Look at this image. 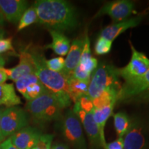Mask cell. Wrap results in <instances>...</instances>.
I'll return each mask as SVG.
<instances>
[{
  "label": "cell",
  "mask_w": 149,
  "mask_h": 149,
  "mask_svg": "<svg viewBox=\"0 0 149 149\" xmlns=\"http://www.w3.org/2000/svg\"><path fill=\"white\" fill-rule=\"evenodd\" d=\"M38 22L50 30L59 31L74 29L78 24L74 7L64 0H38L34 4Z\"/></svg>",
  "instance_id": "1"
},
{
  "label": "cell",
  "mask_w": 149,
  "mask_h": 149,
  "mask_svg": "<svg viewBox=\"0 0 149 149\" xmlns=\"http://www.w3.org/2000/svg\"><path fill=\"white\" fill-rule=\"evenodd\" d=\"M36 64L35 74L46 88L51 93L60 104L61 109L70 107L72 103L70 88L66 78L61 72L49 70L45 64L44 56L37 53H31Z\"/></svg>",
  "instance_id": "2"
},
{
  "label": "cell",
  "mask_w": 149,
  "mask_h": 149,
  "mask_svg": "<svg viewBox=\"0 0 149 149\" xmlns=\"http://www.w3.org/2000/svg\"><path fill=\"white\" fill-rule=\"evenodd\" d=\"M25 109L33 120L39 124H45L61 117L62 109L55 97L49 91L35 100L28 102Z\"/></svg>",
  "instance_id": "3"
},
{
  "label": "cell",
  "mask_w": 149,
  "mask_h": 149,
  "mask_svg": "<svg viewBox=\"0 0 149 149\" xmlns=\"http://www.w3.org/2000/svg\"><path fill=\"white\" fill-rule=\"evenodd\" d=\"M117 68L111 64L99 65L91 75L88 84V95L91 100L96 98L107 88L121 90L122 85L119 79Z\"/></svg>",
  "instance_id": "4"
},
{
  "label": "cell",
  "mask_w": 149,
  "mask_h": 149,
  "mask_svg": "<svg viewBox=\"0 0 149 149\" xmlns=\"http://www.w3.org/2000/svg\"><path fill=\"white\" fill-rule=\"evenodd\" d=\"M60 130L65 140L74 149H87L82 126L72 110L61 116Z\"/></svg>",
  "instance_id": "5"
},
{
  "label": "cell",
  "mask_w": 149,
  "mask_h": 149,
  "mask_svg": "<svg viewBox=\"0 0 149 149\" xmlns=\"http://www.w3.org/2000/svg\"><path fill=\"white\" fill-rule=\"evenodd\" d=\"M28 125L29 116L26 111L22 108L13 107L3 110L1 132L4 140Z\"/></svg>",
  "instance_id": "6"
},
{
  "label": "cell",
  "mask_w": 149,
  "mask_h": 149,
  "mask_svg": "<svg viewBox=\"0 0 149 149\" xmlns=\"http://www.w3.org/2000/svg\"><path fill=\"white\" fill-rule=\"evenodd\" d=\"M132 55L129 63L122 68H117L119 76L125 81L138 78L144 74L149 69V59L146 55L137 51L130 43Z\"/></svg>",
  "instance_id": "7"
},
{
  "label": "cell",
  "mask_w": 149,
  "mask_h": 149,
  "mask_svg": "<svg viewBox=\"0 0 149 149\" xmlns=\"http://www.w3.org/2000/svg\"><path fill=\"white\" fill-rule=\"evenodd\" d=\"M72 111L75 113L81 122L82 128H84L85 133L88 137L91 148H103L98 128L93 119L92 112L88 113L84 111L81 109L77 102L74 103Z\"/></svg>",
  "instance_id": "8"
},
{
  "label": "cell",
  "mask_w": 149,
  "mask_h": 149,
  "mask_svg": "<svg viewBox=\"0 0 149 149\" xmlns=\"http://www.w3.org/2000/svg\"><path fill=\"white\" fill-rule=\"evenodd\" d=\"M149 93V69L142 76L125 81L119 93L117 102H121Z\"/></svg>",
  "instance_id": "9"
},
{
  "label": "cell",
  "mask_w": 149,
  "mask_h": 149,
  "mask_svg": "<svg viewBox=\"0 0 149 149\" xmlns=\"http://www.w3.org/2000/svg\"><path fill=\"white\" fill-rule=\"evenodd\" d=\"M17 90L28 102L39 97L48 90L35 74L24 76L15 81Z\"/></svg>",
  "instance_id": "10"
},
{
  "label": "cell",
  "mask_w": 149,
  "mask_h": 149,
  "mask_svg": "<svg viewBox=\"0 0 149 149\" xmlns=\"http://www.w3.org/2000/svg\"><path fill=\"white\" fill-rule=\"evenodd\" d=\"M134 10L133 1L128 0H118L106 3L97 13L95 17H97L104 15H109L114 23L122 22L127 19Z\"/></svg>",
  "instance_id": "11"
},
{
  "label": "cell",
  "mask_w": 149,
  "mask_h": 149,
  "mask_svg": "<svg viewBox=\"0 0 149 149\" xmlns=\"http://www.w3.org/2000/svg\"><path fill=\"white\" fill-rule=\"evenodd\" d=\"M8 79L15 81L24 76L35 74L36 64L32 53L26 51H22L19 55V62L15 67L5 68Z\"/></svg>",
  "instance_id": "12"
},
{
  "label": "cell",
  "mask_w": 149,
  "mask_h": 149,
  "mask_svg": "<svg viewBox=\"0 0 149 149\" xmlns=\"http://www.w3.org/2000/svg\"><path fill=\"white\" fill-rule=\"evenodd\" d=\"M146 137L142 124L138 119H131L130 126L123 137L124 149H144Z\"/></svg>",
  "instance_id": "13"
},
{
  "label": "cell",
  "mask_w": 149,
  "mask_h": 149,
  "mask_svg": "<svg viewBox=\"0 0 149 149\" xmlns=\"http://www.w3.org/2000/svg\"><path fill=\"white\" fill-rule=\"evenodd\" d=\"M42 134L37 128L26 126L10 136L11 142L19 149H32L36 146Z\"/></svg>",
  "instance_id": "14"
},
{
  "label": "cell",
  "mask_w": 149,
  "mask_h": 149,
  "mask_svg": "<svg viewBox=\"0 0 149 149\" xmlns=\"http://www.w3.org/2000/svg\"><path fill=\"white\" fill-rule=\"evenodd\" d=\"M27 8L28 1L24 0H0V10L10 23H18Z\"/></svg>",
  "instance_id": "15"
},
{
  "label": "cell",
  "mask_w": 149,
  "mask_h": 149,
  "mask_svg": "<svg viewBox=\"0 0 149 149\" xmlns=\"http://www.w3.org/2000/svg\"><path fill=\"white\" fill-rule=\"evenodd\" d=\"M141 19L142 17L139 15L108 26L101 31L100 37H104L111 42H113L116 37L125 32L126 30L138 26L141 21Z\"/></svg>",
  "instance_id": "16"
},
{
  "label": "cell",
  "mask_w": 149,
  "mask_h": 149,
  "mask_svg": "<svg viewBox=\"0 0 149 149\" xmlns=\"http://www.w3.org/2000/svg\"><path fill=\"white\" fill-rule=\"evenodd\" d=\"M83 45L84 40H79V39L73 40L72 44H70L69 51H68L66 58L65 59L64 70L61 72L66 78V79L69 77L72 72L79 64Z\"/></svg>",
  "instance_id": "17"
},
{
  "label": "cell",
  "mask_w": 149,
  "mask_h": 149,
  "mask_svg": "<svg viewBox=\"0 0 149 149\" xmlns=\"http://www.w3.org/2000/svg\"><path fill=\"white\" fill-rule=\"evenodd\" d=\"M115 105V104H111L109 106H107V107L102 108V109H93L92 111L93 119H94L95 122L98 128L100 139H101L102 146H103L104 149H105L106 146H107L105 135H104V128H105L107 120L113 114Z\"/></svg>",
  "instance_id": "18"
},
{
  "label": "cell",
  "mask_w": 149,
  "mask_h": 149,
  "mask_svg": "<svg viewBox=\"0 0 149 149\" xmlns=\"http://www.w3.org/2000/svg\"><path fill=\"white\" fill-rule=\"evenodd\" d=\"M49 33L52 37V42L46 46L45 48H51L60 57L66 55L69 51L70 47L69 39L59 31L49 30Z\"/></svg>",
  "instance_id": "19"
},
{
  "label": "cell",
  "mask_w": 149,
  "mask_h": 149,
  "mask_svg": "<svg viewBox=\"0 0 149 149\" xmlns=\"http://www.w3.org/2000/svg\"><path fill=\"white\" fill-rule=\"evenodd\" d=\"M21 104V99L16 94L12 84H0V106L10 108Z\"/></svg>",
  "instance_id": "20"
},
{
  "label": "cell",
  "mask_w": 149,
  "mask_h": 149,
  "mask_svg": "<svg viewBox=\"0 0 149 149\" xmlns=\"http://www.w3.org/2000/svg\"><path fill=\"white\" fill-rule=\"evenodd\" d=\"M120 91L115 88L106 89L100 95L92 100L93 108L95 109H102L111 104H116Z\"/></svg>",
  "instance_id": "21"
},
{
  "label": "cell",
  "mask_w": 149,
  "mask_h": 149,
  "mask_svg": "<svg viewBox=\"0 0 149 149\" xmlns=\"http://www.w3.org/2000/svg\"><path fill=\"white\" fill-rule=\"evenodd\" d=\"M70 88V99L72 102L76 103L79 97L88 94L89 82L69 78L67 79Z\"/></svg>",
  "instance_id": "22"
},
{
  "label": "cell",
  "mask_w": 149,
  "mask_h": 149,
  "mask_svg": "<svg viewBox=\"0 0 149 149\" xmlns=\"http://www.w3.org/2000/svg\"><path fill=\"white\" fill-rule=\"evenodd\" d=\"M114 127L118 138H123L129 129L131 120L124 112H119L113 115Z\"/></svg>",
  "instance_id": "23"
},
{
  "label": "cell",
  "mask_w": 149,
  "mask_h": 149,
  "mask_svg": "<svg viewBox=\"0 0 149 149\" xmlns=\"http://www.w3.org/2000/svg\"><path fill=\"white\" fill-rule=\"evenodd\" d=\"M38 22V17L36 9L34 5L27 8L24 14L22 15L21 19L18 22L17 31H20L31 26V24Z\"/></svg>",
  "instance_id": "24"
},
{
  "label": "cell",
  "mask_w": 149,
  "mask_h": 149,
  "mask_svg": "<svg viewBox=\"0 0 149 149\" xmlns=\"http://www.w3.org/2000/svg\"><path fill=\"white\" fill-rule=\"evenodd\" d=\"M112 44H113V42L104 37L99 36L95 44V52L97 55L108 54L111 51Z\"/></svg>",
  "instance_id": "25"
},
{
  "label": "cell",
  "mask_w": 149,
  "mask_h": 149,
  "mask_svg": "<svg viewBox=\"0 0 149 149\" xmlns=\"http://www.w3.org/2000/svg\"><path fill=\"white\" fill-rule=\"evenodd\" d=\"M65 59L62 57H54L51 59H45V64L49 70L53 71L61 72L64 68Z\"/></svg>",
  "instance_id": "26"
},
{
  "label": "cell",
  "mask_w": 149,
  "mask_h": 149,
  "mask_svg": "<svg viewBox=\"0 0 149 149\" xmlns=\"http://www.w3.org/2000/svg\"><path fill=\"white\" fill-rule=\"evenodd\" d=\"M91 75H92V74L81 69V68L79 66V65H78V66L75 68V69L72 72L71 74H70L68 79H69V78H74V79L80 80V81L89 82V81H90Z\"/></svg>",
  "instance_id": "27"
},
{
  "label": "cell",
  "mask_w": 149,
  "mask_h": 149,
  "mask_svg": "<svg viewBox=\"0 0 149 149\" xmlns=\"http://www.w3.org/2000/svg\"><path fill=\"white\" fill-rule=\"evenodd\" d=\"M79 66L81 69L85 70L88 73L92 74V72L96 69L98 66V61L95 57H91L88 60H86L83 63H79Z\"/></svg>",
  "instance_id": "28"
},
{
  "label": "cell",
  "mask_w": 149,
  "mask_h": 149,
  "mask_svg": "<svg viewBox=\"0 0 149 149\" xmlns=\"http://www.w3.org/2000/svg\"><path fill=\"white\" fill-rule=\"evenodd\" d=\"M92 57L91 56V52L90 48V40H89L88 36L87 33L85 35V38L84 40V45L82 48V52H81V58H80L79 63H83L88 60Z\"/></svg>",
  "instance_id": "29"
},
{
  "label": "cell",
  "mask_w": 149,
  "mask_h": 149,
  "mask_svg": "<svg viewBox=\"0 0 149 149\" xmlns=\"http://www.w3.org/2000/svg\"><path fill=\"white\" fill-rule=\"evenodd\" d=\"M77 102L79 104V107H81V109L85 111L86 112H88V113L92 112L93 109H94L93 108L92 100L88 95V94L84 95L79 97Z\"/></svg>",
  "instance_id": "30"
},
{
  "label": "cell",
  "mask_w": 149,
  "mask_h": 149,
  "mask_svg": "<svg viewBox=\"0 0 149 149\" xmlns=\"http://www.w3.org/2000/svg\"><path fill=\"white\" fill-rule=\"evenodd\" d=\"M13 50L12 38H0V54Z\"/></svg>",
  "instance_id": "31"
},
{
  "label": "cell",
  "mask_w": 149,
  "mask_h": 149,
  "mask_svg": "<svg viewBox=\"0 0 149 149\" xmlns=\"http://www.w3.org/2000/svg\"><path fill=\"white\" fill-rule=\"evenodd\" d=\"M1 145V148L3 149H19L18 148H17L15 146H14L13 144V143L11 142L10 138H7L4 141H2V142L0 144Z\"/></svg>",
  "instance_id": "32"
},
{
  "label": "cell",
  "mask_w": 149,
  "mask_h": 149,
  "mask_svg": "<svg viewBox=\"0 0 149 149\" xmlns=\"http://www.w3.org/2000/svg\"><path fill=\"white\" fill-rule=\"evenodd\" d=\"M8 79L6 72L3 67H0V84H3Z\"/></svg>",
  "instance_id": "33"
},
{
  "label": "cell",
  "mask_w": 149,
  "mask_h": 149,
  "mask_svg": "<svg viewBox=\"0 0 149 149\" xmlns=\"http://www.w3.org/2000/svg\"><path fill=\"white\" fill-rule=\"evenodd\" d=\"M52 149H70L69 146L64 143H56L52 146Z\"/></svg>",
  "instance_id": "34"
},
{
  "label": "cell",
  "mask_w": 149,
  "mask_h": 149,
  "mask_svg": "<svg viewBox=\"0 0 149 149\" xmlns=\"http://www.w3.org/2000/svg\"><path fill=\"white\" fill-rule=\"evenodd\" d=\"M3 109H0V144H1L2 141H4V139L2 137V135H1V115H2Z\"/></svg>",
  "instance_id": "35"
},
{
  "label": "cell",
  "mask_w": 149,
  "mask_h": 149,
  "mask_svg": "<svg viewBox=\"0 0 149 149\" xmlns=\"http://www.w3.org/2000/svg\"><path fill=\"white\" fill-rule=\"evenodd\" d=\"M4 22H5V19L3 17V14L2 13H1V10H0V26H3V24H4Z\"/></svg>",
  "instance_id": "36"
},
{
  "label": "cell",
  "mask_w": 149,
  "mask_h": 149,
  "mask_svg": "<svg viewBox=\"0 0 149 149\" xmlns=\"http://www.w3.org/2000/svg\"><path fill=\"white\" fill-rule=\"evenodd\" d=\"M5 65V59L1 55H0V67H3Z\"/></svg>",
  "instance_id": "37"
},
{
  "label": "cell",
  "mask_w": 149,
  "mask_h": 149,
  "mask_svg": "<svg viewBox=\"0 0 149 149\" xmlns=\"http://www.w3.org/2000/svg\"><path fill=\"white\" fill-rule=\"evenodd\" d=\"M140 98L143 99L144 100H148V101H149V93L148 94L144 95L140 97Z\"/></svg>",
  "instance_id": "38"
},
{
  "label": "cell",
  "mask_w": 149,
  "mask_h": 149,
  "mask_svg": "<svg viewBox=\"0 0 149 149\" xmlns=\"http://www.w3.org/2000/svg\"><path fill=\"white\" fill-rule=\"evenodd\" d=\"M3 35H4V32H3V30L0 28V38H2V37H3Z\"/></svg>",
  "instance_id": "39"
},
{
  "label": "cell",
  "mask_w": 149,
  "mask_h": 149,
  "mask_svg": "<svg viewBox=\"0 0 149 149\" xmlns=\"http://www.w3.org/2000/svg\"><path fill=\"white\" fill-rule=\"evenodd\" d=\"M32 149H40V148H38V147H37V146H35V147H34V148H33Z\"/></svg>",
  "instance_id": "40"
},
{
  "label": "cell",
  "mask_w": 149,
  "mask_h": 149,
  "mask_svg": "<svg viewBox=\"0 0 149 149\" xmlns=\"http://www.w3.org/2000/svg\"><path fill=\"white\" fill-rule=\"evenodd\" d=\"M0 149H3L2 148H1V145H0Z\"/></svg>",
  "instance_id": "41"
}]
</instances>
